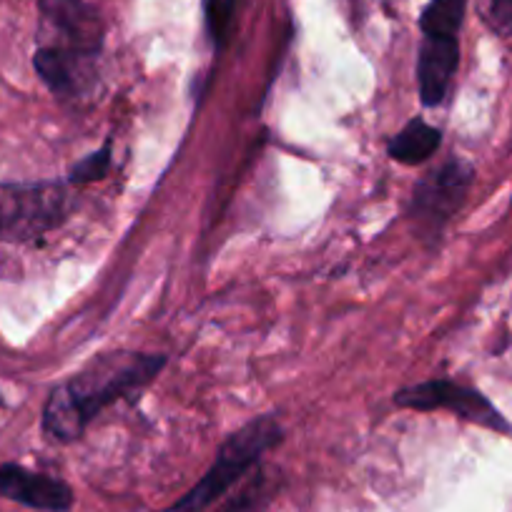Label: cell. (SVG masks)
Masks as SVG:
<instances>
[{
  "label": "cell",
  "instance_id": "cell-4",
  "mask_svg": "<svg viewBox=\"0 0 512 512\" xmlns=\"http://www.w3.org/2000/svg\"><path fill=\"white\" fill-rule=\"evenodd\" d=\"M38 11V48L88 58L101 56L103 23L86 0H38Z\"/></svg>",
  "mask_w": 512,
  "mask_h": 512
},
{
  "label": "cell",
  "instance_id": "cell-6",
  "mask_svg": "<svg viewBox=\"0 0 512 512\" xmlns=\"http://www.w3.org/2000/svg\"><path fill=\"white\" fill-rule=\"evenodd\" d=\"M395 405L417 412L445 410L472 422V425L487 427V430L512 432L505 417L497 412V407L487 397H482L477 390H470V387L450 382V379H430V382L405 387L395 395Z\"/></svg>",
  "mask_w": 512,
  "mask_h": 512
},
{
  "label": "cell",
  "instance_id": "cell-3",
  "mask_svg": "<svg viewBox=\"0 0 512 512\" xmlns=\"http://www.w3.org/2000/svg\"><path fill=\"white\" fill-rule=\"evenodd\" d=\"M68 184H0V241H28L56 229L71 216Z\"/></svg>",
  "mask_w": 512,
  "mask_h": 512
},
{
  "label": "cell",
  "instance_id": "cell-11",
  "mask_svg": "<svg viewBox=\"0 0 512 512\" xmlns=\"http://www.w3.org/2000/svg\"><path fill=\"white\" fill-rule=\"evenodd\" d=\"M467 0H432L422 11L420 28L425 36H450L455 38L465 18Z\"/></svg>",
  "mask_w": 512,
  "mask_h": 512
},
{
  "label": "cell",
  "instance_id": "cell-12",
  "mask_svg": "<svg viewBox=\"0 0 512 512\" xmlns=\"http://www.w3.org/2000/svg\"><path fill=\"white\" fill-rule=\"evenodd\" d=\"M272 497V485H269L267 472H259L244 490L236 497H231L219 512H262L264 505Z\"/></svg>",
  "mask_w": 512,
  "mask_h": 512
},
{
  "label": "cell",
  "instance_id": "cell-1",
  "mask_svg": "<svg viewBox=\"0 0 512 512\" xmlns=\"http://www.w3.org/2000/svg\"><path fill=\"white\" fill-rule=\"evenodd\" d=\"M164 364V354L108 352L91 359L81 372L63 382V387L88 427L106 407L139 395L146 384L154 382Z\"/></svg>",
  "mask_w": 512,
  "mask_h": 512
},
{
  "label": "cell",
  "instance_id": "cell-7",
  "mask_svg": "<svg viewBox=\"0 0 512 512\" xmlns=\"http://www.w3.org/2000/svg\"><path fill=\"white\" fill-rule=\"evenodd\" d=\"M33 66L53 96L66 98V101H81V98L96 93L98 58L38 48L33 56Z\"/></svg>",
  "mask_w": 512,
  "mask_h": 512
},
{
  "label": "cell",
  "instance_id": "cell-13",
  "mask_svg": "<svg viewBox=\"0 0 512 512\" xmlns=\"http://www.w3.org/2000/svg\"><path fill=\"white\" fill-rule=\"evenodd\" d=\"M108 169H111V146L106 144L101 151L86 156V159L73 166L71 174H68V184H91V181L103 179L108 174Z\"/></svg>",
  "mask_w": 512,
  "mask_h": 512
},
{
  "label": "cell",
  "instance_id": "cell-9",
  "mask_svg": "<svg viewBox=\"0 0 512 512\" xmlns=\"http://www.w3.org/2000/svg\"><path fill=\"white\" fill-rule=\"evenodd\" d=\"M460 61L457 38L450 36H425L420 48V63H417V78H420V98L425 106H440L450 91L452 76Z\"/></svg>",
  "mask_w": 512,
  "mask_h": 512
},
{
  "label": "cell",
  "instance_id": "cell-15",
  "mask_svg": "<svg viewBox=\"0 0 512 512\" xmlns=\"http://www.w3.org/2000/svg\"><path fill=\"white\" fill-rule=\"evenodd\" d=\"M485 21L497 36H512V0H490Z\"/></svg>",
  "mask_w": 512,
  "mask_h": 512
},
{
  "label": "cell",
  "instance_id": "cell-8",
  "mask_svg": "<svg viewBox=\"0 0 512 512\" xmlns=\"http://www.w3.org/2000/svg\"><path fill=\"white\" fill-rule=\"evenodd\" d=\"M0 495L41 512H68L73 507V490L66 482L13 462L0 465Z\"/></svg>",
  "mask_w": 512,
  "mask_h": 512
},
{
  "label": "cell",
  "instance_id": "cell-14",
  "mask_svg": "<svg viewBox=\"0 0 512 512\" xmlns=\"http://www.w3.org/2000/svg\"><path fill=\"white\" fill-rule=\"evenodd\" d=\"M236 0H206V26H209L211 41L216 46H224L231 31V18H234Z\"/></svg>",
  "mask_w": 512,
  "mask_h": 512
},
{
  "label": "cell",
  "instance_id": "cell-5",
  "mask_svg": "<svg viewBox=\"0 0 512 512\" xmlns=\"http://www.w3.org/2000/svg\"><path fill=\"white\" fill-rule=\"evenodd\" d=\"M472 181H475V169L465 159H450L440 169L427 174L415 186L410 204V219L417 224V231L422 236L440 234L442 226L465 204Z\"/></svg>",
  "mask_w": 512,
  "mask_h": 512
},
{
  "label": "cell",
  "instance_id": "cell-10",
  "mask_svg": "<svg viewBox=\"0 0 512 512\" xmlns=\"http://www.w3.org/2000/svg\"><path fill=\"white\" fill-rule=\"evenodd\" d=\"M440 141L442 136L435 126H430V123L422 121V118H412V121L402 128L400 134L392 136L387 151H390L392 159L400 161V164L415 166L430 159V156L440 149Z\"/></svg>",
  "mask_w": 512,
  "mask_h": 512
},
{
  "label": "cell",
  "instance_id": "cell-2",
  "mask_svg": "<svg viewBox=\"0 0 512 512\" xmlns=\"http://www.w3.org/2000/svg\"><path fill=\"white\" fill-rule=\"evenodd\" d=\"M282 442V425L272 415L256 417L246 422L241 430H236L224 445L219 447L214 465L209 467L204 477L164 512H201L214 505L226 490L236 485L256 462L262 460L272 447Z\"/></svg>",
  "mask_w": 512,
  "mask_h": 512
}]
</instances>
